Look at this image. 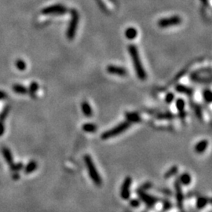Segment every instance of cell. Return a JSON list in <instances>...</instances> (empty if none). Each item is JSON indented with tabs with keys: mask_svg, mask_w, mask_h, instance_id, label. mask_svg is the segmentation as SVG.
<instances>
[{
	"mask_svg": "<svg viewBox=\"0 0 212 212\" xmlns=\"http://www.w3.org/2000/svg\"><path fill=\"white\" fill-rule=\"evenodd\" d=\"M128 51H129L130 56H131V59H132V62L133 65H134V69H135L136 75H137V77L141 80H145L147 75L142 64V61H141L138 49L136 47V46L131 44L128 46Z\"/></svg>",
	"mask_w": 212,
	"mask_h": 212,
	"instance_id": "1",
	"label": "cell"
},
{
	"mask_svg": "<svg viewBox=\"0 0 212 212\" xmlns=\"http://www.w3.org/2000/svg\"><path fill=\"white\" fill-rule=\"evenodd\" d=\"M83 160H84L85 165H86V168L87 169L88 174H89L91 181L94 182V184L95 185L101 186L102 184L101 177L100 174L97 171V168H96L95 164H94L92 157L90 155L86 154L84 156Z\"/></svg>",
	"mask_w": 212,
	"mask_h": 212,
	"instance_id": "2",
	"label": "cell"
},
{
	"mask_svg": "<svg viewBox=\"0 0 212 212\" xmlns=\"http://www.w3.org/2000/svg\"><path fill=\"white\" fill-rule=\"evenodd\" d=\"M131 123H130L128 121H123L120 123V124L116 125L114 127L111 128V129L108 130V131H105L104 133H102L101 137L102 140H108V139L113 138V137H117L120 134H123L125 131H127L128 129L131 127Z\"/></svg>",
	"mask_w": 212,
	"mask_h": 212,
	"instance_id": "3",
	"label": "cell"
},
{
	"mask_svg": "<svg viewBox=\"0 0 212 212\" xmlns=\"http://www.w3.org/2000/svg\"><path fill=\"white\" fill-rule=\"evenodd\" d=\"M71 15H72V19H71L69 28L67 29V32H66L67 38L70 40L73 39L75 38V33H76L77 31V27H78L79 19H80L78 12L75 9H72L71 10Z\"/></svg>",
	"mask_w": 212,
	"mask_h": 212,
	"instance_id": "4",
	"label": "cell"
},
{
	"mask_svg": "<svg viewBox=\"0 0 212 212\" xmlns=\"http://www.w3.org/2000/svg\"><path fill=\"white\" fill-rule=\"evenodd\" d=\"M136 193L137 194L138 197L140 198V200L145 203L147 207H149V208L154 207L156 203L160 200L159 198L156 197V196H153V195L148 194L146 191H143V190L140 189H137L136 190Z\"/></svg>",
	"mask_w": 212,
	"mask_h": 212,
	"instance_id": "5",
	"label": "cell"
},
{
	"mask_svg": "<svg viewBox=\"0 0 212 212\" xmlns=\"http://www.w3.org/2000/svg\"><path fill=\"white\" fill-rule=\"evenodd\" d=\"M131 185H132V178L127 176L124 178L120 188V196L123 200L130 199Z\"/></svg>",
	"mask_w": 212,
	"mask_h": 212,
	"instance_id": "6",
	"label": "cell"
},
{
	"mask_svg": "<svg viewBox=\"0 0 212 212\" xmlns=\"http://www.w3.org/2000/svg\"><path fill=\"white\" fill-rule=\"evenodd\" d=\"M68 11L67 7H65L61 4H56V5H52L49 7H46L43 9L42 13L46 15H62Z\"/></svg>",
	"mask_w": 212,
	"mask_h": 212,
	"instance_id": "7",
	"label": "cell"
},
{
	"mask_svg": "<svg viewBox=\"0 0 212 212\" xmlns=\"http://www.w3.org/2000/svg\"><path fill=\"white\" fill-rule=\"evenodd\" d=\"M181 23H182V18L180 17L175 15V16L162 18V19L159 20L158 25H159V27L162 28H165L171 27V26L178 25Z\"/></svg>",
	"mask_w": 212,
	"mask_h": 212,
	"instance_id": "8",
	"label": "cell"
},
{
	"mask_svg": "<svg viewBox=\"0 0 212 212\" xmlns=\"http://www.w3.org/2000/svg\"><path fill=\"white\" fill-rule=\"evenodd\" d=\"M174 191H175V198L177 207L179 210H182L184 205V193L182 191V185L179 182L178 179H176L174 182Z\"/></svg>",
	"mask_w": 212,
	"mask_h": 212,
	"instance_id": "9",
	"label": "cell"
},
{
	"mask_svg": "<svg viewBox=\"0 0 212 212\" xmlns=\"http://www.w3.org/2000/svg\"><path fill=\"white\" fill-rule=\"evenodd\" d=\"M107 72L109 74H112V75H119V76H125V75L127 74L126 69L124 68L120 67V66H116V65H109L106 69Z\"/></svg>",
	"mask_w": 212,
	"mask_h": 212,
	"instance_id": "10",
	"label": "cell"
},
{
	"mask_svg": "<svg viewBox=\"0 0 212 212\" xmlns=\"http://www.w3.org/2000/svg\"><path fill=\"white\" fill-rule=\"evenodd\" d=\"M176 108L178 111V115L181 119H185L186 116V113L185 112V101L182 98H178L176 100L175 102Z\"/></svg>",
	"mask_w": 212,
	"mask_h": 212,
	"instance_id": "11",
	"label": "cell"
},
{
	"mask_svg": "<svg viewBox=\"0 0 212 212\" xmlns=\"http://www.w3.org/2000/svg\"><path fill=\"white\" fill-rule=\"evenodd\" d=\"M127 121L130 123H138L142 121V117L137 112H128L125 114Z\"/></svg>",
	"mask_w": 212,
	"mask_h": 212,
	"instance_id": "12",
	"label": "cell"
},
{
	"mask_svg": "<svg viewBox=\"0 0 212 212\" xmlns=\"http://www.w3.org/2000/svg\"><path fill=\"white\" fill-rule=\"evenodd\" d=\"M2 154H3V158L5 159L7 163L9 165V167H11L12 165L14 163V162H13V155H12L11 151H10V150L7 147H3Z\"/></svg>",
	"mask_w": 212,
	"mask_h": 212,
	"instance_id": "13",
	"label": "cell"
},
{
	"mask_svg": "<svg viewBox=\"0 0 212 212\" xmlns=\"http://www.w3.org/2000/svg\"><path fill=\"white\" fill-rule=\"evenodd\" d=\"M208 145H209L208 141L206 140V139L199 141V142H198L196 144V145H195L194 147L195 152H196V153H199V154L204 153V152L207 150Z\"/></svg>",
	"mask_w": 212,
	"mask_h": 212,
	"instance_id": "14",
	"label": "cell"
},
{
	"mask_svg": "<svg viewBox=\"0 0 212 212\" xmlns=\"http://www.w3.org/2000/svg\"><path fill=\"white\" fill-rule=\"evenodd\" d=\"M175 90L178 93H180V94H183L187 96H192L194 93L193 90L189 86H185V85L178 84L175 86Z\"/></svg>",
	"mask_w": 212,
	"mask_h": 212,
	"instance_id": "15",
	"label": "cell"
},
{
	"mask_svg": "<svg viewBox=\"0 0 212 212\" xmlns=\"http://www.w3.org/2000/svg\"><path fill=\"white\" fill-rule=\"evenodd\" d=\"M37 168H38V163L35 160H31L25 165L24 168H23V169H24V173L26 174H30L32 172H34L35 170H37Z\"/></svg>",
	"mask_w": 212,
	"mask_h": 212,
	"instance_id": "16",
	"label": "cell"
},
{
	"mask_svg": "<svg viewBox=\"0 0 212 212\" xmlns=\"http://www.w3.org/2000/svg\"><path fill=\"white\" fill-rule=\"evenodd\" d=\"M81 109H82V112H83V115H84L85 116L88 117V118L92 116L93 110H92V108H91L90 105L89 104V102L83 101L81 105Z\"/></svg>",
	"mask_w": 212,
	"mask_h": 212,
	"instance_id": "17",
	"label": "cell"
},
{
	"mask_svg": "<svg viewBox=\"0 0 212 212\" xmlns=\"http://www.w3.org/2000/svg\"><path fill=\"white\" fill-rule=\"evenodd\" d=\"M179 182L182 185H189L192 182V177L189 173L185 172L181 174L178 178Z\"/></svg>",
	"mask_w": 212,
	"mask_h": 212,
	"instance_id": "18",
	"label": "cell"
},
{
	"mask_svg": "<svg viewBox=\"0 0 212 212\" xmlns=\"http://www.w3.org/2000/svg\"><path fill=\"white\" fill-rule=\"evenodd\" d=\"M208 198L205 197V196H199L196 199V207L198 210H202V209H204L208 204Z\"/></svg>",
	"mask_w": 212,
	"mask_h": 212,
	"instance_id": "19",
	"label": "cell"
},
{
	"mask_svg": "<svg viewBox=\"0 0 212 212\" xmlns=\"http://www.w3.org/2000/svg\"><path fill=\"white\" fill-rule=\"evenodd\" d=\"M82 129L86 133H95L97 131V125L92 123H85L82 126Z\"/></svg>",
	"mask_w": 212,
	"mask_h": 212,
	"instance_id": "20",
	"label": "cell"
},
{
	"mask_svg": "<svg viewBox=\"0 0 212 212\" xmlns=\"http://www.w3.org/2000/svg\"><path fill=\"white\" fill-rule=\"evenodd\" d=\"M178 166H176V165L172 166L168 171H166V173L164 174V178L165 179L171 178L175 176L176 174H178Z\"/></svg>",
	"mask_w": 212,
	"mask_h": 212,
	"instance_id": "21",
	"label": "cell"
},
{
	"mask_svg": "<svg viewBox=\"0 0 212 212\" xmlns=\"http://www.w3.org/2000/svg\"><path fill=\"white\" fill-rule=\"evenodd\" d=\"M137 31L134 28L130 27L125 31V36L128 39H134L137 37Z\"/></svg>",
	"mask_w": 212,
	"mask_h": 212,
	"instance_id": "22",
	"label": "cell"
},
{
	"mask_svg": "<svg viewBox=\"0 0 212 212\" xmlns=\"http://www.w3.org/2000/svg\"><path fill=\"white\" fill-rule=\"evenodd\" d=\"M174 115L170 112H165L159 113L156 116V118L157 120H171L174 118Z\"/></svg>",
	"mask_w": 212,
	"mask_h": 212,
	"instance_id": "23",
	"label": "cell"
},
{
	"mask_svg": "<svg viewBox=\"0 0 212 212\" xmlns=\"http://www.w3.org/2000/svg\"><path fill=\"white\" fill-rule=\"evenodd\" d=\"M39 90V84L36 82H32L29 86V90H28V93H29L32 98H35V94Z\"/></svg>",
	"mask_w": 212,
	"mask_h": 212,
	"instance_id": "24",
	"label": "cell"
},
{
	"mask_svg": "<svg viewBox=\"0 0 212 212\" xmlns=\"http://www.w3.org/2000/svg\"><path fill=\"white\" fill-rule=\"evenodd\" d=\"M13 90L16 94H26L28 93V89L25 86L21 84H14L13 86Z\"/></svg>",
	"mask_w": 212,
	"mask_h": 212,
	"instance_id": "25",
	"label": "cell"
},
{
	"mask_svg": "<svg viewBox=\"0 0 212 212\" xmlns=\"http://www.w3.org/2000/svg\"><path fill=\"white\" fill-rule=\"evenodd\" d=\"M203 97H204V100L206 103L210 104L212 100V93L210 90H204V92H203Z\"/></svg>",
	"mask_w": 212,
	"mask_h": 212,
	"instance_id": "26",
	"label": "cell"
},
{
	"mask_svg": "<svg viewBox=\"0 0 212 212\" xmlns=\"http://www.w3.org/2000/svg\"><path fill=\"white\" fill-rule=\"evenodd\" d=\"M15 65H16L17 69H19L20 71L25 70L26 68H27V65H26V63L21 59L17 60L16 62H15Z\"/></svg>",
	"mask_w": 212,
	"mask_h": 212,
	"instance_id": "27",
	"label": "cell"
},
{
	"mask_svg": "<svg viewBox=\"0 0 212 212\" xmlns=\"http://www.w3.org/2000/svg\"><path fill=\"white\" fill-rule=\"evenodd\" d=\"M10 168L13 172H19L20 171H21L24 168V165H23L22 163H13L11 167H10Z\"/></svg>",
	"mask_w": 212,
	"mask_h": 212,
	"instance_id": "28",
	"label": "cell"
},
{
	"mask_svg": "<svg viewBox=\"0 0 212 212\" xmlns=\"http://www.w3.org/2000/svg\"><path fill=\"white\" fill-rule=\"evenodd\" d=\"M9 112H10V107H9V106H7V107L2 111V112L0 113V121L1 122L5 121L6 119L7 118Z\"/></svg>",
	"mask_w": 212,
	"mask_h": 212,
	"instance_id": "29",
	"label": "cell"
},
{
	"mask_svg": "<svg viewBox=\"0 0 212 212\" xmlns=\"http://www.w3.org/2000/svg\"><path fill=\"white\" fill-rule=\"evenodd\" d=\"M194 112H195V114H196V117H197L199 120H202L203 112H202V109H201L200 106H199V105H194Z\"/></svg>",
	"mask_w": 212,
	"mask_h": 212,
	"instance_id": "30",
	"label": "cell"
},
{
	"mask_svg": "<svg viewBox=\"0 0 212 212\" xmlns=\"http://www.w3.org/2000/svg\"><path fill=\"white\" fill-rule=\"evenodd\" d=\"M172 203L168 199H164L163 200V211H168L170 209L172 208Z\"/></svg>",
	"mask_w": 212,
	"mask_h": 212,
	"instance_id": "31",
	"label": "cell"
},
{
	"mask_svg": "<svg viewBox=\"0 0 212 212\" xmlns=\"http://www.w3.org/2000/svg\"><path fill=\"white\" fill-rule=\"evenodd\" d=\"M130 205L134 208H137L141 205V200L138 199H131L130 200Z\"/></svg>",
	"mask_w": 212,
	"mask_h": 212,
	"instance_id": "32",
	"label": "cell"
},
{
	"mask_svg": "<svg viewBox=\"0 0 212 212\" xmlns=\"http://www.w3.org/2000/svg\"><path fill=\"white\" fill-rule=\"evenodd\" d=\"M153 184L151 183V182H145V183H144L143 185H142V186L140 187V189L143 190V191H148L149 189H151L152 188H153Z\"/></svg>",
	"mask_w": 212,
	"mask_h": 212,
	"instance_id": "33",
	"label": "cell"
},
{
	"mask_svg": "<svg viewBox=\"0 0 212 212\" xmlns=\"http://www.w3.org/2000/svg\"><path fill=\"white\" fill-rule=\"evenodd\" d=\"M174 94L173 93H168L165 97V101L168 104H171V102L174 101Z\"/></svg>",
	"mask_w": 212,
	"mask_h": 212,
	"instance_id": "34",
	"label": "cell"
},
{
	"mask_svg": "<svg viewBox=\"0 0 212 212\" xmlns=\"http://www.w3.org/2000/svg\"><path fill=\"white\" fill-rule=\"evenodd\" d=\"M160 193H163V194L167 195V196H171L172 195V192L170 189H160Z\"/></svg>",
	"mask_w": 212,
	"mask_h": 212,
	"instance_id": "35",
	"label": "cell"
},
{
	"mask_svg": "<svg viewBox=\"0 0 212 212\" xmlns=\"http://www.w3.org/2000/svg\"><path fill=\"white\" fill-rule=\"evenodd\" d=\"M4 132H5V126L3 122L0 121V137L3 135Z\"/></svg>",
	"mask_w": 212,
	"mask_h": 212,
	"instance_id": "36",
	"label": "cell"
},
{
	"mask_svg": "<svg viewBox=\"0 0 212 212\" xmlns=\"http://www.w3.org/2000/svg\"><path fill=\"white\" fill-rule=\"evenodd\" d=\"M7 97V94L5 92H3V91L0 90V100H3V99H6Z\"/></svg>",
	"mask_w": 212,
	"mask_h": 212,
	"instance_id": "37",
	"label": "cell"
},
{
	"mask_svg": "<svg viewBox=\"0 0 212 212\" xmlns=\"http://www.w3.org/2000/svg\"><path fill=\"white\" fill-rule=\"evenodd\" d=\"M201 2L204 4H205V5H207V0H201Z\"/></svg>",
	"mask_w": 212,
	"mask_h": 212,
	"instance_id": "38",
	"label": "cell"
},
{
	"mask_svg": "<svg viewBox=\"0 0 212 212\" xmlns=\"http://www.w3.org/2000/svg\"><path fill=\"white\" fill-rule=\"evenodd\" d=\"M111 1H114V0H111Z\"/></svg>",
	"mask_w": 212,
	"mask_h": 212,
	"instance_id": "39",
	"label": "cell"
},
{
	"mask_svg": "<svg viewBox=\"0 0 212 212\" xmlns=\"http://www.w3.org/2000/svg\"><path fill=\"white\" fill-rule=\"evenodd\" d=\"M181 212H184V211H181Z\"/></svg>",
	"mask_w": 212,
	"mask_h": 212,
	"instance_id": "40",
	"label": "cell"
}]
</instances>
